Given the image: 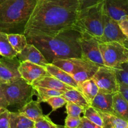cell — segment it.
I'll return each mask as SVG.
<instances>
[{
	"label": "cell",
	"mask_w": 128,
	"mask_h": 128,
	"mask_svg": "<svg viewBox=\"0 0 128 128\" xmlns=\"http://www.w3.org/2000/svg\"><path fill=\"white\" fill-rule=\"evenodd\" d=\"M80 10V0H36L24 34L54 36L73 30Z\"/></svg>",
	"instance_id": "1"
},
{
	"label": "cell",
	"mask_w": 128,
	"mask_h": 128,
	"mask_svg": "<svg viewBox=\"0 0 128 128\" xmlns=\"http://www.w3.org/2000/svg\"><path fill=\"white\" fill-rule=\"evenodd\" d=\"M80 32L74 30H66L54 36L36 35L26 36L28 43L36 46L49 63L57 59L82 58L78 42Z\"/></svg>",
	"instance_id": "2"
},
{
	"label": "cell",
	"mask_w": 128,
	"mask_h": 128,
	"mask_svg": "<svg viewBox=\"0 0 128 128\" xmlns=\"http://www.w3.org/2000/svg\"><path fill=\"white\" fill-rule=\"evenodd\" d=\"M36 0H0V32L24 34Z\"/></svg>",
	"instance_id": "3"
},
{
	"label": "cell",
	"mask_w": 128,
	"mask_h": 128,
	"mask_svg": "<svg viewBox=\"0 0 128 128\" xmlns=\"http://www.w3.org/2000/svg\"><path fill=\"white\" fill-rule=\"evenodd\" d=\"M104 1L92 6L81 9L73 30L86 32L100 40L103 33Z\"/></svg>",
	"instance_id": "4"
},
{
	"label": "cell",
	"mask_w": 128,
	"mask_h": 128,
	"mask_svg": "<svg viewBox=\"0 0 128 128\" xmlns=\"http://www.w3.org/2000/svg\"><path fill=\"white\" fill-rule=\"evenodd\" d=\"M0 90L9 106H16L19 109L31 101L35 94L33 86L22 78L10 83L0 84Z\"/></svg>",
	"instance_id": "5"
},
{
	"label": "cell",
	"mask_w": 128,
	"mask_h": 128,
	"mask_svg": "<svg viewBox=\"0 0 128 128\" xmlns=\"http://www.w3.org/2000/svg\"><path fill=\"white\" fill-rule=\"evenodd\" d=\"M99 48L106 67L118 69L128 61V48L120 42H100Z\"/></svg>",
	"instance_id": "6"
},
{
	"label": "cell",
	"mask_w": 128,
	"mask_h": 128,
	"mask_svg": "<svg viewBox=\"0 0 128 128\" xmlns=\"http://www.w3.org/2000/svg\"><path fill=\"white\" fill-rule=\"evenodd\" d=\"M78 42L81 49L82 58L93 62L99 67L105 66L99 48L100 42L96 38L86 32H80Z\"/></svg>",
	"instance_id": "7"
},
{
	"label": "cell",
	"mask_w": 128,
	"mask_h": 128,
	"mask_svg": "<svg viewBox=\"0 0 128 128\" xmlns=\"http://www.w3.org/2000/svg\"><path fill=\"white\" fill-rule=\"evenodd\" d=\"M92 79L96 82L100 92L108 94L119 92L120 83L114 69L106 66L99 67Z\"/></svg>",
	"instance_id": "8"
},
{
	"label": "cell",
	"mask_w": 128,
	"mask_h": 128,
	"mask_svg": "<svg viewBox=\"0 0 128 128\" xmlns=\"http://www.w3.org/2000/svg\"><path fill=\"white\" fill-rule=\"evenodd\" d=\"M103 33L98 40L100 42H120L128 48V39L121 31L118 22L106 14L103 11Z\"/></svg>",
	"instance_id": "9"
},
{
	"label": "cell",
	"mask_w": 128,
	"mask_h": 128,
	"mask_svg": "<svg viewBox=\"0 0 128 128\" xmlns=\"http://www.w3.org/2000/svg\"><path fill=\"white\" fill-rule=\"evenodd\" d=\"M20 64V61L17 57L1 58L0 59V84L10 83L21 78L18 71Z\"/></svg>",
	"instance_id": "10"
},
{
	"label": "cell",
	"mask_w": 128,
	"mask_h": 128,
	"mask_svg": "<svg viewBox=\"0 0 128 128\" xmlns=\"http://www.w3.org/2000/svg\"><path fill=\"white\" fill-rule=\"evenodd\" d=\"M18 71L21 77L30 85H32L38 79L50 75L45 67L28 61L20 62Z\"/></svg>",
	"instance_id": "11"
},
{
	"label": "cell",
	"mask_w": 128,
	"mask_h": 128,
	"mask_svg": "<svg viewBox=\"0 0 128 128\" xmlns=\"http://www.w3.org/2000/svg\"><path fill=\"white\" fill-rule=\"evenodd\" d=\"M51 64L58 66L71 76L94 63L83 58H68L57 59L54 60Z\"/></svg>",
	"instance_id": "12"
},
{
	"label": "cell",
	"mask_w": 128,
	"mask_h": 128,
	"mask_svg": "<svg viewBox=\"0 0 128 128\" xmlns=\"http://www.w3.org/2000/svg\"><path fill=\"white\" fill-rule=\"evenodd\" d=\"M103 11L118 21L122 16L128 15V0H104Z\"/></svg>",
	"instance_id": "13"
},
{
	"label": "cell",
	"mask_w": 128,
	"mask_h": 128,
	"mask_svg": "<svg viewBox=\"0 0 128 128\" xmlns=\"http://www.w3.org/2000/svg\"><path fill=\"white\" fill-rule=\"evenodd\" d=\"M16 57L20 62L28 61L44 67L49 63L41 51L36 46L30 43H28L24 48L17 54Z\"/></svg>",
	"instance_id": "14"
},
{
	"label": "cell",
	"mask_w": 128,
	"mask_h": 128,
	"mask_svg": "<svg viewBox=\"0 0 128 128\" xmlns=\"http://www.w3.org/2000/svg\"><path fill=\"white\" fill-rule=\"evenodd\" d=\"M32 86L33 87L46 88L64 92L71 89H74V88L61 82V81L51 75L43 76L41 78L38 79L32 83Z\"/></svg>",
	"instance_id": "15"
},
{
	"label": "cell",
	"mask_w": 128,
	"mask_h": 128,
	"mask_svg": "<svg viewBox=\"0 0 128 128\" xmlns=\"http://www.w3.org/2000/svg\"><path fill=\"white\" fill-rule=\"evenodd\" d=\"M113 95L114 94L104 93L99 91L98 93L91 102V106L102 112L113 114V109H112Z\"/></svg>",
	"instance_id": "16"
},
{
	"label": "cell",
	"mask_w": 128,
	"mask_h": 128,
	"mask_svg": "<svg viewBox=\"0 0 128 128\" xmlns=\"http://www.w3.org/2000/svg\"><path fill=\"white\" fill-rule=\"evenodd\" d=\"M45 68L51 76L56 78L61 82L79 90V86L76 81L72 78L71 75L61 70V68L51 63L47 64L45 66Z\"/></svg>",
	"instance_id": "17"
},
{
	"label": "cell",
	"mask_w": 128,
	"mask_h": 128,
	"mask_svg": "<svg viewBox=\"0 0 128 128\" xmlns=\"http://www.w3.org/2000/svg\"><path fill=\"white\" fill-rule=\"evenodd\" d=\"M18 112L33 121L44 116L40 102L32 100L20 108Z\"/></svg>",
	"instance_id": "18"
},
{
	"label": "cell",
	"mask_w": 128,
	"mask_h": 128,
	"mask_svg": "<svg viewBox=\"0 0 128 128\" xmlns=\"http://www.w3.org/2000/svg\"><path fill=\"white\" fill-rule=\"evenodd\" d=\"M112 109L114 114L128 121V102L120 92L114 94Z\"/></svg>",
	"instance_id": "19"
},
{
	"label": "cell",
	"mask_w": 128,
	"mask_h": 128,
	"mask_svg": "<svg viewBox=\"0 0 128 128\" xmlns=\"http://www.w3.org/2000/svg\"><path fill=\"white\" fill-rule=\"evenodd\" d=\"M102 119V128H128V121L116 115L98 110Z\"/></svg>",
	"instance_id": "20"
},
{
	"label": "cell",
	"mask_w": 128,
	"mask_h": 128,
	"mask_svg": "<svg viewBox=\"0 0 128 128\" xmlns=\"http://www.w3.org/2000/svg\"><path fill=\"white\" fill-rule=\"evenodd\" d=\"M61 96L65 99L67 102H71L76 104L84 110L91 106L87 99L81 93V91L76 89L74 88L68 90L64 92Z\"/></svg>",
	"instance_id": "21"
},
{
	"label": "cell",
	"mask_w": 128,
	"mask_h": 128,
	"mask_svg": "<svg viewBox=\"0 0 128 128\" xmlns=\"http://www.w3.org/2000/svg\"><path fill=\"white\" fill-rule=\"evenodd\" d=\"M10 128H34V121L19 112H10Z\"/></svg>",
	"instance_id": "22"
},
{
	"label": "cell",
	"mask_w": 128,
	"mask_h": 128,
	"mask_svg": "<svg viewBox=\"0 0 128 128\" xmlns=\"http://www.w3.org/2000/svg\"><path fill=\"white\" fill-rule=\"evenodd\" d=\"M79 91L85 96L91 105V102L99 92V88L92 78L84 81L79 86Z\"/></svg>",
	"instance_id": "23"
},
{
	"label": "cell",
	"mask_w": 128,
	"mask_h": 128,
	"mask_svg": "<svg viewBox=\"0 0 128 128\" xmlns=\"http://www.w3.org/2000/svg\"><path fill=\"white\" fill-rule=\"evenodd\" d=\"M98 66L93 64L88 67L85 68L75 72L74 74L71 75V76L76 81L78 86H80L84 81L92 78L97 70H98Z\"/></svg>",
	"instance_id": "24"
},
{
	"label": "cell",
	"mask_w": 128,
	"mask_h": 128,
	"mask_svg": "<svg viewBox=\"0 0 128 128\" xmlns=\"http://www.w3.org/2000/svg\"><path fill=\"white\" fill-rule=\"evenodd\" d=\"M17 54L9 42L7 33L0 32V54L2 57L14 58L16 57Z\"/></svg>",
	"instance_id": "25"
},
{
	"label": "cell",
	"mask_w": 128,
	"mask_h": 128,
	"mask_svg": "<svg viewBox=\"0 0 128 128\" xmlns=\"http://www.w3.org/2000/svg\"><path fill=\"white\" fill-rule=\"evenodd\" d=\"M8 39L12 48L18 53L28 44L27 39L24 34H7Z\"/></svg>",
	"instance_id": "26"
},
{
	"label": "cell",
	"mask_w": 128,
	"mask_h": 128,
	"mask_svg": "<svg viewBox=\"0 0 128 128\" xmlns=\"http://www.w3.org/2000/svg\"><path fill=\"white\" fill-rule=\"evenodd\" d=\"M35 90V94L37 95L36 101L40 103L45 102L46 100L53 96H61L64 93V91H58L55 90L46 88L42 87H33Z\"/></svg>",
	"instance_id": "27"
},
{
	"label": "cell",
	"mask_w": 128,
	"mask_h": 128,
	"mask_svg": "<svg viewBox=\"0 0 128 128\" xmlns=\"http://www.w3.org/2000/svg\"><path fill=\"white\" fill-rule=\"evenodd\" d=\"M84 117L86 118L88 120L91 122H94L98 126H102V119L101 115L99 113L98 111L94 108L92 107L91 106H89L88 108L84 110L83 112Z\"/></svg>",
	"instance_id": "28"
},
{
	"label": "cell",
	"mask_w": 128,
	"mask_h": 128,
	"mask_svg": "<svg viewBox=\"0 0 128 128\" xmlns=\"http://www.w3.org/2000/svg\"><path fill=\"white\" fill-rule=\"evenodd\" d=\"M119 83L128 85V61L124 62L119 68L114 69Z\"/></svg>",
	"instance_id": "29"
},
{
	"label": "cell",
	"mask_w": 128,
	"mask_h": 128,
	"mask_svg": "<svg viewBox=\"0 0 128 128\" xmlns=\"http://www.w3.org/2000/svg\"><path fill=\"white\" fill-rule=\"evenodd\" d=\"M66 109L68 116L74 118L81 117V114L84 111L83 108L71 102H67L66 104Z\"/></svg>",
	"instance_id": "30"
},
{
	"label": "cell",
	"mask_w": 128,
	"mask_h": 128,
	"mask_svg": "<svg viewBox=\"0 0 128 128\" xmlns=\"http://www.w3.org/2000/svg\"><path fill=\"white\" fill-rule=\"evenodd\" d=\"M45 102L48 103L51 106L52 112V111H55L58 109L61 108L62 106L66 105V104L67 103V101L61 96H57L50 98L48 100H46Z\"/></svg>",
	"instance_id": "31"
},
{
	"label": "cell",
	"mask_w": 128,
	"mask_h": 128,
	"mask_svg": "<svg viewBox=\"0 0 128 128\" xmlns=\"http://www.w3.org/2000/svg\"><path fill=\"white\" fill-rule=\"evenodd\" d=\"M34 128H59V126L54 123L48 116L44 115L34 121Z\"/></svg>",
	"instance_id": "32"
},
{
	"label": "cell",
	"mask_w": 128,
	"mask_h": 128,
	"mask_svg": "<svg viewBox=\"0 0 128 128\" xmlns=\"http://www.w3.org/2000/svg\"><path fill=\"white\" fill-rule=\"evenodd\" d=\"M10 111L6 109L0 112V128H10Z\"/></svg>",
	"instance_id": "33"
},
{
	"label": "cell",
	"mask_w": 128,
	"mask_h": 128,
	"mask_svg": "<svg viewBox=\"0 0 128 128\" xmlns=\"http://www.w3.org/2000/svg\"><path fill=\"white\" fill-rule=\"evenodd\" d=\"M81 117H71L67 116L65 119V128H77L81 122Z\"/></svg>",
	"instance_id": "34"
},
{
	"label": "cell",
	"mask_w": 128,
	"mask_h": 128,
	"mask_svg": "<svg viewBox=\"0 0 128 128\" xmlns=\"http://www.w3.org/2000/svg\"><path fill=\"white\" fill-rule=\"evenodd\" d=\"M118 22L122 33L128 39V15L122 16Z\"/></svg>",
	"instance_id": "35"
},
{
	"label": "cell",
	"mask_w": 128,
	"mask_h": 128,
	"mask_svg": "<svg viewBox=\"0 0 128 128\" xmlns=\"http://www.w3.org/2000/svg\"><path fill=\"white\" fill-rule=\"evenodd\" d=\"M77 128H102V127L91 122L83 116L81 118V122Z\"/></svg>",
	"instance_id": "36"
},
{
	"label": "cell",
	"mask_w": 128,
	"mask_h": 128,
	"mask_svg": "<svg viewBox=\"0 0 128 128\" xmlns=\"http://www.w3.org/2000/svg\"><path fill=\"white\" fill-rule=\"evenodd\" d=\"M103 1L104 0H80V1H81V9L92 6V5H94Z\"/></svg>",
	"instance_id": "37"
},
{
	"label": "cell",
	"mask_w": 128,
	"mask_h": 128,
	"mask_svg": "<svg viewBox=\"0 0 128 128\" xmlns=\"http://www.w3.org/2000/svg\"><path fill=\"white\" fill-rule=\"evenodd\" d=\"M119 92L121 94L125 100L128 102V85L125 84L120 83V89Z\"/></svg>",
	"instance_id": "38"
},
{
	"label": "cell",
	"mask_w": 128,
	"mask_h": 128,
	"mask_svg": "<svg viewBox=\"0 0 128 128\" xmlns=\"http://www.w3.org/2000/svg\"><path fill=\"white\" fill-rule=\"evenodd\" d=\"M8 106H9L8 103L7 101L6 100L4 96L2 94V92L0 90V112L6 110Z\"/></svg>",
	"instance_id": "39"
},
{
	"label": "cell",
	"mask_w": 128,
	"mask_h": 128,
	"mask_svg": "<svg viewBox=\"0 0 128 128\" xmlns=\"http://www.w3.org/2000/svg\"><path fill=\"white\" fill-rule=\"evenodd\" d=\"M59 126V128H65L64 126H61V125H58Z\"/></svg>",
	"instance_id": "40"
},
{
	"label": "cell",
	"mask_w": 128,
	"mask_h": 128,
	"mask_svg": "<svg viewBox=\"0 0 128 128\" xmlns=\"http://www.w3.org/2000/svg\"><path fill=\"white\" fill-rule=\"evenodd\" d=\"M2 56H1V54H0V59H1V58H2Z\"/></svg>",
	"instance_id": "41"
}]
</instances>
